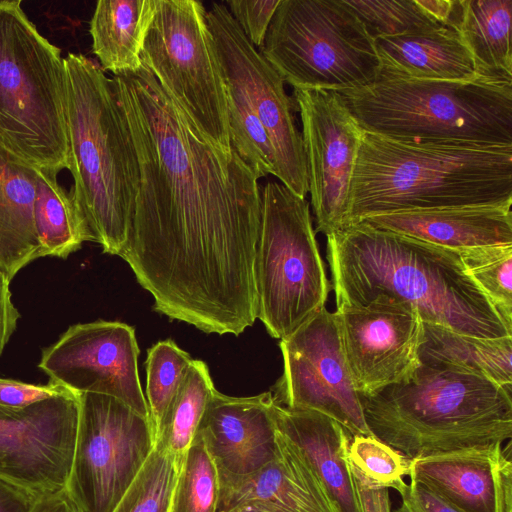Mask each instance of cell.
I'll return each mask as SVG.
<instances>
[{
	"label": "cell",
	"mask_w": 512,
	"mask_h": 512,
	"mask_svg": "<svg viewBox=\"0 0 512 512\" xmlns=\"http://www.w3.org/2000/svg\"><path fill=\"white\" fill-rule=\"evenodd\" d=\"M277 429V428H276ZM277 456L256 472L219 478L216 512H341L299 449L277 430Z\"/></svg>",
	"instance_id": "cell-20"
},
{
	"label": "cell",
	"mask_w": 512,
	"mask_h": 512,
	"mask_svg": "<svg viewBox=\"0 0 512 512\" xmlns=\"http://www.w3.org/2000/svg\"><path fill=\"white\" fill-rule=\"evenodd\" d=\"M225 85L230 145L260 179L273 175L302 198L308 193L304 143L285 82L246 38L227 6L207 11Z\"/></svg>",
	"instance_id": "cell-6"
},
{
	"label": "cell",
	"mask_w": 512,
	"mask_h": 512,
	"mask_svg": "<svg viewBox=\"0 0 512 512\" xmlns=\"http://www.w3.org/2000/svg\"><path fill=\"white\" fill-rule=\"evenodd\" d=\"M353 385L360 397L410 379L420 367L424 322L411 304L378 295L334 312Z\"/></svg>",
	"instance_id": "cell-14"
},
{
	"label": "cell",
	"mask_w": 512,
	"mask_h": 512,
	"mask_svg": "<svg viewBox=\"0 0 512 512\" xmlns=\"http://www.w3.org/2000/svg\"><path fill=\"white\" fill-rule=\"evenodd\" d=\"M453 25L478 75L512 81V0H458Z\"/></svg>",
	"instance_id": "cell-26"
},
{
	"label": "cell",
	"mask_w": 512,
	"mask_h": 512,
	"mask_svg": "<svg viewBox=\"0 0 512 512\" xmlns=\"http://www.w3.org/2000/svg\"><path fill=\"white\" fill-rule=\"evenodd\" d=\"M70 190L88 241L120 256L131 226L140 170L112 80L82 54L64 57Z\"/></svg>",
	"instance_id": "cell-4"
},
{
	"label": "cell",
	"mask_w": 512,
	"mask_h": 512,
	"mask_svg": "<svg viewBox=\"0 0 512 512\" xmlns=\"http://www.w3.org/2000/svg\"><path fill=\"white\" fill-rule=\"evenodd\" d=\"M348 458L368 478L399 494L407 486L403 478L409 475L411 459L375 436H353Z\"/></svg>",
	"instance_id": "cell-35"
},
{
	"label": "cell",
	"mask_w": 512,
	"mask_h": 512,
	"mask_svg": "<svg viewBox=\"0 0 512 512\" xmlns=\"http://www.w3.org/2000/svg\"><path fill=\"white\" fill-rule=\"evenodd\" d=\"M294 101L301 117L316 231L327 236L347 225L363 129L338 92L294 89Z\"/></svg>",
	"instance_id": "cell-15"
},
{
	"label": "cell",
	"mask_w": 512,
	"mask_h": 512,
	"mask_svg": "<svg viewBox=\"0 0 512 512\" xmlns=\"http://www.w3.org/2000/svg\"><path fill=\"white\" fill-rule=\"evenodd\" d=\"M78 419L79 394L71 390L23 410L0 409V477L37 494L64 489Z\"/></svg>",
	"instance_id": "cell-17"
},
{
	"label": "cell",
	"mask_w": 512,
	"mask_h": 512,
	"mask_svg": "<svg viewBox=\"0 0 512 512\" xmlns=\"http://www.w3.org/2000/svg\"><path fill=\"white\" fill-rule=\"evenodd\" d=\"M0 147L39 169H68L66 66L20 0H0Z\"/></svg>",
	"instance_id": "cell-8"
},
{
	"label": "cell",
	"mask_w": 512,
	"mask_h": 512,
	"mask_svg": "<svg viewBox=\"0 0 512 512\" xmlns=\"http://www.w3.org/2000/svg\"><path fill=\"white\" fill-rule=\"evenodd\" d=\"M458 252L466 272L512 331V244L468 248Z\"/></svg>",
	"instance_id": "cell-32"
},
{
	"label": "cell",
	"mask_w": 512,
	"mask_h": 512,
	"mask_svg": "<svg viewBox=\"0 0 512 512\" xmlns=\"http://www.w3.org/2000/svg\"><path fill=\"white\" fill-rule=\"evenodd\" d=\"M155 11V0H100L89 32L92 51L103 71L115 74L140 68L144 40Z\"/></svg>",
	"instance_id": "cell-25"
},
{
	"label": "cell",
	"mask_w": 512,
	"mask_h": 512,
	"mask_svg": "<svg viewBox=\"0 0 512 512\" xmlns=\"http://www.w3.org/2000/svg\"><path fill=\"white\" fill-rule=\"evenodd\" d=\"M218 498V470L203 440L196 434L182 460L170 512H216Z\"/></svg>",
	"instance_id": "cell-30"
},
{
	"label": "cell",
	"mask_w": 512,
	"mask_h": 512,
	"mask_svg": "<svg viewBox=\"0 0 512 512\" xmlns=\"http://www.w3.org/2000/svg\"><path fill=\"white\" fill-rule=\"evenodd\" d=\"M326 238L336 308L384 295L411 304L427 324L477 338L512 336L457 250L362 221Z\"/></svg>",
	"instance_id": "cell-2"
},
{
	"label": "cell",
	"mask_w": 512,
	"mask_h": 512,
	"mask_svg": "<svg viewBox=\"0 0 512 512\" xmlns=\"http://www.w3.org/2000/svg\"><path fill=\"white\" fill-rule=\"evenodd\" d=\"M214 391V383L206 363L193 359L183 383L162 419L155 435L154 447L182 461Z\"/></svg>",
	"instance_id": "cell-29"
},
{
	"label": "cell",
	"mask_w": 512,
	"mask_h": 512,
	"mask_svg": "<svg viewBox=\"0 0 512 512\" xmlns=\"http://www.w3.org/2000/svg\"><path fill=\"white\" fill-rule=\"evenodd\" d=\"M181 463L154 447L113 512H170Z\"/></svg>",
	"instance_id": "cell-33"
},
{
	"label": "cell",
	"mask_w": 512,
	"mask_h": 512,
	"mask_svg": "<svg viewBox=\"0 0 512 512\" xmlns=\"http://www.w3.org/2000/svg\"><path fill=\"white\" fill-rule=\"evenodd\" d=\"M229 512H263V511L255 509L253 507L243 506V507L235 508Z\"/></svg>",
	"instance_id": "cell-44"
},
{
	"label": "cell",
	"mask_w": 512,
	"mask_h": 512,
	"mask_svg": "<svg viewBox=\"0 0 512 512\" xmlns=\"http://www.w3.org/2000/svg\"><path fill=\"white\" fill-rule=\"evenodd\" d=\"M361 221L457 251L512 244V212L509 205L410 210L371 216Z\"/></svg>",
	"instance_id": "cell-21"
},
{
	"label": "cell",
	"mask_w": 512,
	"mask_h": 512,
	"mask_svg": "<svg viewBox=\"0 0 512 512\" xmlns=\"http://www.w3.org/2000/svg\"><path fill=\"white\" fill-rule=\"evenodd\" d=\"M40 495L0 477V512H29Z\"/></svg>",
	"instance_id": "cell-40"
},
{
	"label": "cell",
	"mask_w": 512,
	"mask_h": 512,
	"mask_svg": "<svg viewBox=\"0 0 512 512\" xmlns=\"http://www.w3.org/2000/svg\"><path fill=\"white\" fill-rule=\"evenodd\" d=\"M150 419L120 400L79 394V419L65 491L79 512H113L154 449Z\"/></svg>",
	"instance_id": "cell-12"
},
{
	"label": "cell",
	"mask_w": 512,
	"mask_h": 512,
	"mask_svg": "<svg viewBox=\"0 0 512 512\" xmlns=\"http://www.w3.org/2000/svg\"><path fill=\"white\" fill-rule=\"evenodd\" d=\"M271 392L232 397L215 389L196 434L203 440L219 478L252 474L277 456Z\"/></svg>",
	"instance_id": "cell-19"
},
{
	"label": "cell",
	"mask_w": 512,
	"mask_h": 512,
	"mask_svg": "<svg viewBox=\"0 0 512 512\" xmlns=\"http://www.w3.org/2000/svg\"><path fill=\"white\" fill-rule=\"evenodd\" d=\"M421 364L454 368L487 378L511 390L512 336L486 339L424 323Z\"/></svg>",
	"instance_id": "cell-27"
},
{
	"label": "cell",
	"mask_w": 512,
	"mask_h": 512,
	"mask_svg": "<svg viewBox=\"0 0 512 512\" xmlns=\"http://www.w3.org/2000/svg\"><path fill=\"white\" fill-rule=\"evenodd\" d=\"M35 185L36 168L0 147V273L9 281L41 257Z\"/></svg>",
	"instance_id": "cell-24"
},
{
	"label": "cell",
	"mask_w": 512,
	"mask_h": 512,
	"mask_svg": "<svg viewBox=\"0 0 512 512\" xmlns=\"http://www.w3.org/2000/svg\"><path fill=\"white\" fill-rule=\"evenodd\" d=\"M276 428L301 452L341 512H361L350 470V434L332 418L283 407L274 400Z\"/></svg>",
	"instance_id": "cell-22"
},
{
	"label": "cell",
	"mask_w": 512,
	"mask_h": 512,
	"mask_svg": "<svg viewBox=\"0 0 512 512\" xmlns=\"http://www.w3.org/2000/svg\"><path fill=\"white\" fill-rule=\"evenodd\" d=\"M261 197L254 262L257 318L281 340L325 307L330 284L306 198L276 181L264 186Z\"/></svg>",
	"instance_id": "cell-10"
},
{
	"label": "cell",
	"mask_w": 512,
	"mask_h": 512,
	"mask_svg": "<svg viewBox=\"0 0 512 512\" xmlns=\"http://www.w3.org/2000/svg\"><path fill=\"white\" fill-rule=\"evenodd\" d=\"M139 347L132 326L97 320L71 325L42 351L39 368L75 393L114 397L150 419L138 375Z\"/></svg>",
	"instance_id": "cell-16"
},
{
	"label": "cell",
	"mask_w": 512,
	"mask_h": 512,
	"mask_svg": "<svg viewBox=\"0 0 512 512\" xmlns=\"http://www.w3.org/2000/svg\"><path fill=\"white\" fill-rule=\"evenodd\" d=\"M29 512H79L65 489L41 494Z\"/></svg>",
	"instance_id": "cell-42"
},
{
	"label": "cell",
	"mask_w": 512,
	"mask_h": 512,
	"mask_svg": "<svg viewBox=\"0 0 512 512\" xmlns=\"http://www.w3.org/2000/svg\"><path fill=\"white\" fill-rule=\"evenodd\" d=\"M259 51L294 89L340 93L380 76L374 39L344 0H280Z\"/></svg>",
	"instance_id": "cell-9"
},
{
	"label": "cell",
	"mask_w": 512,
	"mask_h": 512,
	"mask_svg": "<svg viewBox=\"0 0 512 512\" xmlns=\"http://www.w3.org/2000/svg\"><path fill=\"white\" fill-rule=\"evenodd\" d=\"M418 3L439 24L454 26L458 0H418Z\"/></svg>",
	"instance_id": "cell-43"
},
{
	"label": "cell",
	"mask_w": 512,
	"mask_h": 512,
	"mask_svg": "<svg viewBox=\"0 0 512 512\" xmlns=\"http://www.w3.org/2000/svg\"><path fill=\"white\" fill-rule=\"evenodd\" d=\"M340 95L367 132L400 140L512 145V81L380 78Z\"/></svg>",
	"instance_id": "cell-7"
},
{
	"label": "cell",
	"mask_w": 512,
	"mask_h": 512,
	"mask_svg": "<svg viewBox=\"0 0 512 512\" xmlns=\"http://www.w3.org/2000/svg\"><path fill=\"white\" fill-rule=\"evenodd\" d=\"M57 175L36 168L34 221L40 256L66 259L88 236L70 191L60 185Z\"/></svg>",
	"instance_id": "cell-28"
},
{
	"label": "cell",
	"mask_w": 512,
	"mask_h": 512,
	"mask_svg": "<svg viewBox=\"0 0 512 512\" xmlns=\"http://www.w3.org/2000/svg\"><path fill=\"white\" fill-rule=\"evenodd\" d=\"M360 400L372 435L409 459L512 437L511 390L454 368L421 364Z\"/></svg>",
	"instance_id": "cell-5"
},
{
	"label": "cell",
	"mask_w": 512,
	"mask_h": 512,
	"mask_svg": "<svg viewBox=\"0 0 512 512\" xmlns=\"http://www.w3.org/2000/svg\"><path fill=\"white\" fill-rule=\"evenodd\" d=\"M373 39L446 26L435 21L418 0H344Z\"/></svg>",
	"instance_id": "cell-34"
},
{
	"label": "cell",
	"mask_w": 512,
	"mask_h": 512,
	"mask_svg": "<svg viewBox=\"0 0 512 512\" xmlns=\"http://www.w3.org/2000/svg\"><path fill=\"white\" fill-rule=\"evenodd\" d=\"M408 476L458 512H512L510 443L414 458Z\"/></svg>",
	"instance_id": "cell-18"
},
{
	"label": "cell",
	"mask_w": 512,
	"mask_h": 512,
	"mask_svg": "<svg viewBox=\"0 0 512 512\" xmlns=\"http://www.w3.org/2000/svg\"><path fill=\"white\" fill-rule=\"evenodd\" d=\"M68 390L52 381H49L46 385H35L0 378V409L23 410L36 403L61 395Z\"/></svg>",
	"instance_id": "cell-37"
},
{
	"label": "cell",
	"mask_w": 512,
	"mask_h": 512,
	"mask_svg": "<svg viewBox=\"0 0 512 512\" xmlns=\"http://www.w3.org/2000/svg\"><path fill=\"white\" fill-rule=\"evenodd\" d=\"M401 505L394 512H458L416 481L400 493Z\"/></svg>",
	"instance_id": "cell-39"
},
{
	"label": "cell",
	"mask_w": 512,
	"mask_h": 512,
	"mask_svg": "<svg viewBox=\"0 0 512 512\" xmlns=\"http://www.w3.org/2000/svg\"><path fill=\"white\" fill-rule=\"evenodd\" d=\"M141 61L203 136L232 149L225 85L201 2L155 0Z\"/></svg>",
	"instance_id": "cell-11"
},
{
	"label": "cell",
	"mask_w": 512,
	"mask_h": 512,
	"mask_svg": "<svg viewBox=\"0 0 512 512\" xmlns=\"http://www.w3.org/2000/svg\"><path fill=\"white\" fill-rule=\"evenodd\" d=\"M279 346L283 373L272 394L277 404L320 412L351 436H373L346 364L334 312L322 308Z\"/></svg>",
	"instance_id": "cell-13"
},
{
	"label": "cell",
	"mask_w": 512,
	"mask_h": 512,
	"mask_svg": "<svg viewBox=\"0 0 512 512\" xmlns=\"http://www.w3.org/2000/svg\"><path fill=\"white\" fill-rule=\"evenodd\" d=\"M349 464L361 512H391L388 488Z\"/></svg>",
	"instance_id": "cell-38"
},
{
	"label": "cell",
	"mask_w": 512,
	"mask_h": 512,
	"mask_svg": "<svg viewBox=\"0 0 512 512\" xmlns=\"http://www.w3.org/2000/svg\"><path fill=\"white\" fill-rule=\"evenodd\" d=\"M380 61L378 79L471 80L474 62L455 26H437L374 39Z\"/></svg>",
	"instance_id": "cell-23"
},
{
	"label": "cell",
	"mask_w": 512,
	"mask_h": 512,
	"mask_svg": "<svg viewBox=\"0 0 512 512\" xmlns=\"http://www.w3.org/2000/svg\"><path fill=\"white\" fill-rule=\"evenodd\" d=\"M512 205V145L400 140L363 130L347 225L394 212Z\"/></svg>",
	"instance_id": "cell-3"
},
{
	"label": "cell",
	"mask_w": 512,
	"mask_h": 512,
	"mask_svg": "<svg viewBox=\"0 0 512 512\" xmlns=\"http://www.w3.org/2000/svg\"><path fill=\"white\" fill-rule=\"evenodd\" d=\"M111 80L140 170L120 257L160 314L241 334L257 319L259 178L203 136L143 63Z\"/></svg>",
	"instance_id": "cell-1"
},
{
	"label": "cell",
	"mask_w": 512,
	"mask_h": 512,
	"mask_svg": "<svg viewBox=\"0 0 512 512\" xmlns=\"http://www.w3.org/2000/svg\"><path fill=\"white\" fill-rule=\"evenodd\" d=\"M192 358L174 341L154 344L146 358V395L154 440L162 419L183 383Z\"/></svg>",
	"instance_id": "cell-31"
},
{
	"label": "cell",
	"mask_w": 512,
	"mask_h": 512,
	"mask_svg": "<svg viewBox=\"0 0 512 512\" xmlns=\"http://www.w3.org/2000/svg\"><path fill=\"white\" fill-rule=\"evenodd\" d=\"M279 3L280 0H229L225 5L246 38L259 50Z\"/></svg>",
	"instance_id": "cell-36"
},
{
	"label": "cell",
	"mask_w": 512,
	"mask_h": 512,
	"mask_svg": "<svg viewBox=\"0 0 512 512\" xmlns=\"http://www.w3.org/2000/svg\"><path fill=\"white\" fill-rule=\"evenodd\" d=\"M11 297L10 281L0 273V356L16 330L20 318Z\"/></svg>",
	"instance_id": "cell-41"
}]
</instances>
